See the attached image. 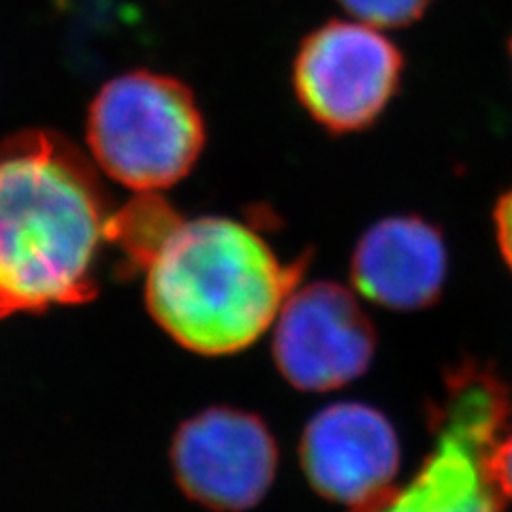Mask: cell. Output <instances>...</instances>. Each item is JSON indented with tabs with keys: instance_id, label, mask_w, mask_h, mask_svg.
Here are the masks:
<instances>
[{
	"instance_id": "6da1fadb",
	"label": "cell",
	"mask_w": 512,
	"mask_h": 512,
	"mask_svg": "<svg viewBox=\"0 0 512 512\" xmlns=\"http://www.w3.org/2000/svg\"><path fill=\"white\" fill-rule=\"evenodd\" d=\"M116 214L90 160L64 137L0 141V320L94 299Z\"/></svg>"
},
{
	"instance_id": "7a4b0ae2",
	"label": "cell",
	"mask_w": 512,
	"mask_h": 512,
	"mask_svg": "<svg viewBox=\"0 0 512 512\" xmlns=\"http://www.w3.org/2000/svg\"><path fill=\"white\" fill-rule=\"evenodd\" d=\"M306 267L282 261L250 222L178 216L146 271V303L160 329L197 355H233L276 323Z\"/></svg>"
},
{
	"instance_id": "3957f363",
	"label": "cell",
	"mask_w": 512,
	"mask_h": 512,
	"mask_svg": "<svg viewBox=\"0 0 512 512\" xmlns=\"http://www.w3.org/2000/svg\"><path fill=\"white\" fill-rule=\"evenodd\" d=\"M512 393L493 367L466 361L444 378L431 408L434 444L404 487L352 512H502L504 498L491 470L495 444L506 434Z\"/></svg>"
},
{
	"instance_id": "277c9868",
	"label": "cell",
	"mask_w": 512,
	"mask_h": 512,
	"mask_svg": "<svg viewBox=\"0 0 512 512\" xmlns=\"http://www.w3.org/2000/svg\"><path fill=\"white\" fill-rule=\"evenodd\" d=\"M86 131L96 167L137 192L182 182L207 139L192 90L152 71H131L107 82L88 109Z\"/></svg>"
},
{
	"instance_id": "5b68a950",
	"label": "cell",
	"mask_w": 512,
	"mask_h": 512,
	"mask_svg": "<svg viewBox=\"0 0 512 512\" xmlns=\"http://www.w3.org/2000/svg\"><path fill=\"white\" fill-rule=\"evenodd\" d=\"M404 56L382 28L331 20L303 37L293 90L308 116L333 135L370 128L402 86Z\"/></svg>"
},
{
	"instance_id": "8992f818",
	"label": "cell",
	"mask_w": 512,
	"mask_h": 512,
	"mask_svg": "<svg viewBox=\"0 0 512 512\" xmlns=\"http://www.w3.org/2000/svg\"><path fill=\"white\" fill-rule=\"evenodd\" d=\"M171 468L190 500L214 512H244L274 485L278 444L256 414L207 408L175 431Z\"/></svg>"
},
{
	"instance_id": "52a82bcc",
	"label": "cell",
	"mask_w": 512,
	"mask_h": 512,
	"mask_svg": "<svg viewBox=\"0 0 512 512\" xmlns=\"http://www.w3.org/2000/svg\"><path fill=\"white\" fill-rule=\"evenodd\" d=\"M274 361L299 391L325 393L361 378L372 365L376 331L357 297L335 282L288 295L276 318Z\"/></svg>"
},
{
	"instance_id": "ba28073f",
	"label": "cell",
	"mask_w": 512,
	"mask_h": 512,
	"mask_svg": "<svg viewBox=\"0 0 512 512\" xmlns=\"http://www.w3.org/2000/svg\"><path fill=\"white\" fill-rule=\"evenodd\" d=\"M299 459L323 498L357 510L395 487L402 451L393 423L380 410L340 402L312 416L299 442Z\"/></svg>"
},
{
	"instance_id": "9c48e42d",
	"label": "cell",
	"mask_w": 512,
	"mask_h": 512,
	"mask_svg": "<svg viewBox=\"0 0 512 512\" xmlns=\"http://www.w3.org/2000/svg\"><path fill=\"white\" fill-rule=\"evenodd\" d=\"M448 274L442 231L419 216L374 222L355 246L350 278L357 293L382 308L412 312L436 303Z\"/></svg>"
},
{
	"instance_id": "30bf717a",
	"label": "cell",
	"mask_w": 512,
	"mask_h": 512,
	"mask_svg": "<svg viewBox=\"0 0 512 512\" xmlns=\"http://www.w3.org/2000/svg\"><path fill=\"white\" fill-rule=\"evenodd\" d=\"M352 20L389 30L421 20L434 0H338Z\"/></svg>"
},
{
	"instance_id": "8fae6325",
	"label": "cell",
	"mask_w": 512,
	"mask_h": 512,
	"mask_svg": "<svg viewBox=\"0 0 512 512\" xmlns=\"http://www.w3.org/2000/svg\"><path fill=\"white\" fill-rule=\"evenodd\" d=\"M493 229L502 259L512 271V186L502 192L498 203L493 207Z\"/></svg>"
},
{
	"instance_id": "7c38bea8",
	"label": "cell",
	"mask_w": 512,
	"mask_h": 512,
	"mask_svg": "<svg viewBox=\"0 0 512 512\" xmlns=\"http://www.w3.org/2000/svg\"><path fill=\"white\" fill-rule=\"evenodd\" d=\"M491 470L498 487L506 498H512V434H504L500 442L495 444V451L491 457Z\"/></svg>"
},
{
	"instance_id": "4fadbf2b",
	"label": "cell",
	"mask_w": 512,
	"mask_h": 512,
	"mask_svg": "<svg viewBox=\"0 0 512 512\" xmlns=\"http://www.w3.org/2000/svg\"><path fill=\"white\" fill-rule=\"evenodd\" d=\"M510 60H512V39H510Z\"/></svg>"
}]
</instances>
